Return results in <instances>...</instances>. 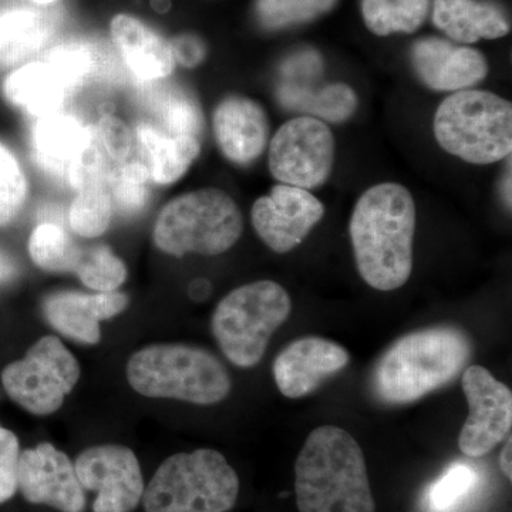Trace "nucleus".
Wrapping results in <instances>:
<instances>
[{
	"label": "nucleus",
	"instance_id": "obj_1",
	"mask_svg": "<svg viewBox=\"0 0 512 512\" xmlns=\"http://www.w3.org/2000/svg\"><path fill=\"white\" fill-rule=\"evenodd\" d=\"M359 275L370 288L390 292L413 272L416 204L403 185L382 183L357 200L349 225Z\"/></svg>",
	"mask_w": 512,
	"mask_h": 512
},
{
	"label": "nucleus",
	"instance_id": "obj_15",
	"mask_svg": "<svg viewBox=\"0 0 512 512\" xmlns=\"http://www.w3.org/2000/svg\"><path fill=\"white\" fill-rule=\"evenodd\" d=\"M348 350L333 340L306 336L293 340L274 362V379L288 399H302L349 365Z\"/></svg>",
	"mask_w": 512,
	"mask_h": 512
},
{
	"label": "nucleus",
	"instance_id": "obj_8",
	"mask_svg": "<svg viewBox=\"0 0 512 512\" xmlns=\"http://www.w3.org/2000/svg\"><path fill=\"white\" fill-rule=\"evenodd\" d=\"M434 134L443 150L466 163H497L511 156V103L494 93L460 90L437 109Z\"/></svg>",
	"mask_w": 512,
	"mask_h": 512
},
{
	"label": "nucleus",
	"instance_id": "obj_41",
	"mask_svg": "<svg viewBox=\"0 0 512 512\" xmlns=\"http://www.w3.org/2000/svg\"><path fill=\"white\" fill-rule=\"evenodd\" d=\"M504 441H505V443H504L503 451H501V454H500V467H501V471H503L504 476L507 477L508 480L511 481V478H512V471H511L512 440H511V434Z\"/></svg>",
	"mask_w": 512,
	"mask_h": 512
},
{
	"label": "nucleus",
	"instance_id": "obj_11",
	"mask_svg": "<svg viewBox=\"0 0 512 512\" xmlns=\"http://www.w3.org/2000/svg\"><path fill=\"white\" fill-rule=\"evenodd\" d=\"M468 417L458 447L468 457H483L511 434L512 392L483 366H468L461 379Z\"/></svg>",
	"mask_w": 512,
	"mask_h": 512
},
{
	"label": "nucleus",
	"instance_id": "obj_38",
	"mask_svg": "<svg viewBox=\"0 0 512 512\" xmlns=\"http://www.w3.org/2000/svg\"><path fill=\"white\" fill-rule=\"evenodd\" d=\"M19 454L16 434L0 426V504H5L18 491Z\"/></svg>",
	"mask_w": 512,
	"mask_h": 512
},
{
	"label": "nucleus",
	"instance_id": "obj_33",
	"mask_svg": "<svg viewBox=\"0 0 512 512\" xmlns=\"http://www.w3.org/2000/svg\"><path fill=\"white\" fill-rule=\"evenodd\" d=\"M114 167L116 165L106 157L97 143L96 136H93L89 144L83 148L82 153L74 158L66 175L74 190L83 191L90 190V188H106L107 190Z\"/></svg>",
	"mask_w": 512,
	"mask_h": 512
},
{
	"label": "nucleus",
	"instance_id": "obj_45",
	"mask_svg": "<svg viewBox=\"0 0 512 512\" xmlns=\"http://www.w3.org/2000/svg\"><path fill=\"white\" fill-rule=\"evenodd\" d=\"M35 3H39V5H49V3L55 2V0H33Z\"/></svg>",
	"mask_w": 512,
	"mask_h": 512
},
{
	"label": "nucleus",
	"instance_id": "obj_14",
	"mask_svg": "<svg viewBox=\"0 0 512 512\" xmlns=\"http://www.w3.org/2000/svg\"><path fill=\"white\" fill-rule=\"evenodd\" d=\"M18 490L32 504L62 512H83L86 494L70 458L53 444L20 451Z\"/></svg>",
	"mask_w": 512,
	"mask_h": 512
},
{
	"label": "nucleus",
	"instance_id": "obj_4",
	"mask_svg": "<svg viewBox=\"0 0 512 512\" xmlns=\"http://www.w3.org/2000/svg\"><path fill=\"white\" fill-rule=\"evenodd\" d=\"M127 380L137 393L211 406L227 399L232 380L227 367L208 350L181 343L146 346L130 357Z\"/></svg>",
	"mask_w": 512,
	"mask_h": 512
},
{
	"label": "nucleus",
	"instance_id": "obj_39",
	"mask_svg": "<svg viewBox=\"0 0 512 512\" xmlns=\"http://www.w3.org/2000/svg\"><path fill=\"white\" fill-rule=\"evenodd\" d=\"M170 46L175 62L187 67V69L197 67L207 55L204 43L197 36H177L173 39V42H170Z\"/></svg>",
	"mask_w": 512,
	"mask_h": 512
},
{
	"label": "nucleus",
	"instance_id": "obj_21",
	"mask_svg": "<svg viewBox=\"0 0 512 512\" xmlns=\"http://www.w3.org/2000/svg\"><path fill=\"white\" fill-rule=\"evenodd\" d=\"M434 23L450 39L476 43L510 32V22L493 3L476 0H434Z\"/></svg>",
	"mask_w": 512,
	"mask_h": 512
},
{
	"label": "nucleus",
	"instance_id": "obj_23",
	"mask_svg": "<svg viewBox=\"0 0 512 512\" xmlns=\"http://www.w3.org/2000/svg\"><path fill=\"white\" fill-rule=\"evenodd\" d=\"M89 128L64 114L40 117L33 128L32 143L36 160L47 170L67 173L74 158L92 140Z\"/></svg>",
	"mask_w": 512,
	"mask_h": 512
},
{
	"label": "nucleus",
	"instance_id": "obj_5",
	"mask_svg": "<svg viewBox=\"0 0 512 512\" xmlns=\"http://www.w3.org/2000/svg\"><path fill=\"white\" fill-rule=\"evenodd\" d=\"M239 494L237 471L220 451L168 457L144 491L146 512H228Z\"/></svg>",
	"mask_w": 512,
	"mask_h": 512
},
{
	"label": "nucleus",
	"instance_id": "obj_40",
	"mask_svg": "<svg viewBox=\"0 0 512 512\" xmlns=\"http://www.w3.org/2000/svg\"><path fill=\"white\" fill-rule=\"evenodd\" d=\"M282 70H284L288 76H295V74L299 76V74L302 73L316 74L322 70V62H320V57L316 55V53H301V55L289 57Z\"/></svg>",
	"mask_w": 512,
	"mask_h": 512
},
{
	"label": "nucleus",
	"instance_id": "obj_35",
	"mask_svg": "<svg viewBox=\"0 0 512 512\" xmlns=\"http://www.w3.org/2000/svg\"><path fill=\"white\" fill-rule=\"evenodd\" d=\"M336 0H284L278 8L258 19L266 29H282L318 18L335 6Z\"/></svg>",
	"mask_w": 512,
	"mask_h": 512
},
{
	"label": "nucleus",
	"instance_id": "obj_28",
	"mask_svg": "<svg viewBox=\"0 0 512 512\" xmlns=\"http://www.w3.org/2000/svg\"><path fill=\"white\" fill-rule=\"evenodd\" d=\"M154 116L171 136H200L204 117L198 101L190 93L177 87H168L157 94L153 103Z\"/></svg>",
	"mask_w": 512,
	"mask_h": 512
},
{
	"label": "nucleus",
	"instance_id": "obj_18",
	"mask_svg": "<svg viewBox=\"0 0 512 512\" xmlns=\"http://www.w3.org/2000/svg\"><path fill=\"white\" fill-rule=\"evenodd\" d=\"M214 134L229 161L249 165L261 157L268 144V117L255 100L229 96L215 109Z\"/></svg>",
	"mask_w": 512,
	"mask_h": 512
},
{
	"label": "nucleus",
	"instance_id": "obj_10",
	"mask_svg": "<svg viewBox=\"0 0 512 512\" xmlns=\"http://www.w3.org/2000/svg\"><path fill=\"white\" fill-rule=\"evenodd\" d=\"M335 163V138L325 121L295 117L276 131L269 146L271 174L281 184L311 190L328 180Z\"/></svg>",
	"mask_w": 512,
	"mask_h": 512
},
{
	"label": "nucleus",
	"instance_id": "obj_9",
	"mask_svg": "<svg viewBox=\"0 0 512 512\" xmlns=\"http://www.w3.org/2000/svg\"><path fill=\"white\" fill-rule=\"evenodd\" d=\"M80 375L73 353L56 336H45L22 360L5 367L2 383L13 402L36 416H47L63 406Z\"/></svg>",
	"mask_w": 512,
	"mask_h": 512
},
{
	"label": "nucleus",
	"instance_id": "obj_44",
	"mask_svg": "<svg viewBox=\"0 0 512 512\" xmlns=\"http://www.w3.org/2000/svg\"><path fill=\"white\" fill-rule=\"evenodd\" d=\"M9 271V266L0 259V279L5 278V276L9 274Z\"/></svg>",
	"mask_w": 512,
	"mask_h": 512
},
{
	"label": "nucleus",
	"instance_id": "obj_32",
	"mask_svg": "<svg viewBox=\"0 0 512 512\" xmlns=\"http://www.w3.org/2000/svg\"><path fill=\"white\" fill-rule=\"evenodd\" d=\"M28 198V178L8 147L0 143V227L16 217Z\"/></svg>",
	"mask_w": 512,
	"mask_h": 512
},
{
	"label": "nucleus",
	"instance_id": "obj_17",
	"mask_svg": "<svg viewBox=\"0 0 512 512\" xmlns=\"http://www.w3.org/2000/svg\"><path fill=\"white\" fill-rule=\"evenodd\" d=\"M412 60L421 82L437 92H460L480 83L488 73L487 60L478 50L437 37L419 40Z\"/></svg>",
	"mask_w": 512,
	"mask_h": 512
},
{
	"label": "nucleus",
	"instance_id": "obj_34",
	"mask_svg": "<svg viewBox=\"0 0 512 512\" xmlns=\"http://www.w3.org/2000/svg\"><path fill=\"white\" fill-rule=\"evenodd\" d=\"M477 483V474L467 464H453L427 493V504L434 512H448L463 501Z\"/></svg>",
	"mask_w": 512,
	"mask_h": 512
},
{
	"label": "nucleus",
	"instance_id": "obj_16",
	"mask_svg": "<svg viewBox=\"0 0 512 512\" xmlns=\"http://www.w3.org/2000/svg\"><path fill=\"white\" fill-rule=\"evenodd\" d=\"M127 293L59 291L50 293L43 302L47 323L66 338L86 345L101 339V320L114 318L126 311Z\"/></svg>",
	"mask_w": 512,
	"mask_h": 512
},
{
	"label": "nucleus",
	"instance_id": "obj_27",
	"mask_svg": "<svg viewBox=\"0 0 512 512\" xmlns=\"http://www.w3.org/2000/svg\"><path fill=\"white\" fill-rule=\"evenodd\" d=\"M82 248L55 224H40L29 238V254L36 266L52 274L73 272Z\"/></svg>",
	"mask_w": 512,
	"mask_h": 512
},
{
	"label": "nucleus",
	"instance_id": "obj_37",
	"mask_svg": "<svg viewBox=\"0 0 512 512\" xmlns=\"http://www.w3.org/2000/svg\"><path fill=\"white\" fill-rule=\"evenodd\" d=\"M96 140L114 165L127 163L128 157L133 153V134L119 117H103L97 127Z\"/></svg>",
	"mask_w": 512,
	"mask_h": 512
},
{
	"label": "nucleus",
	"instance_id": "obj_31",
	"mask_svg": "<svg viewBox=\"0 0 512 512\" xmlns=\"http://www.w3.org/2000/svg\"><path fill=\"white\" fill-rule=\"evenodd\" d=\"M151 181L146 168L141 163L116 165L110 175L109 191L113 207L123 214L133 215L143 211L151 198Z\"/></svg>",
	"mask_w": 512,
	"mask_h": 512
},
{
	"label": "nucleus",
	"instance_id": "obj_7",
	"mask_svg": "<svg viewBox=\"0 0 512 512\" xmlns=\"http://www.w3.org/2000/svg\"><path fill=\"white\" fill-rule=\"evenodd\" d=\"M291 313V296L284 286L251 282L218 303L211 319L212 335L232 365L251 369L264 359L269 340Z\"/></svg>",
	"mask_w": 512,
	"mask_h": 512
},
{
	"label": "nucleus",
	"instance_id": "obj_26",
	"mask_svg": "<svg viewBox=\"0 0 512 512\" xmlns=\"http://www.w3.org/2000/svg\"><path fill=\"white\" fill-rule=\"evenodd\" d=\"M367 28L377 36L413 33L423 25L429 0H362Z\"/></svg>",
	"mask_w": 512,
	"mask_h": 512
},
{
	"label": "nucleus",
	"instance_id": "obj_25",
	"mask_svg": "<svg viewBox=\"0 0 512 512\" xmlns=\"http://www.w3.org/2000/svg\"><path fill=\"white\" fill-rule=\"evenodd\" d=\"M47 36L42 16L32 10H9L0 15V66H15L35 55Z\"/></svg>",
	"mask_w": 512,
	"mask_h": 512
},
{
	"label": "nucleus",
	"instance_id": "obj_24",
	"mask_svg": "<svg viewBox=\"0 0 512 512\" xmlns=\"http://www.w3.org/2000/svg\"><path fill=\"white\" fill-rule=\"evenodd\" d=\"M278 97L288 109L303 111L315 119L332 123L350 119L359 104L355 90L343 83L329 84L318 93L296 84H284Z\"/></svg>",
	"mask_w": 512,
	"mask_h": 512
},
{
	"label": "nucleus",
	"instance_id": "obj_20",
	"mask_svg": "<svg viewBox=\"0 0 512 512\" xmlns=\"http://www.w3.org/2000/svg\"><path fill=\"white\" fill-rule=\"evenodd\" d=\"M136 140L140 148V163L153 184L177 183L200 156V138L171 136L153 124H138Z\"/></svg>",
	"mask_w": 512,
	"mask_h": 512
},
{
	"label": "nucleus",
	"instance_id": "obj_29",
	"mask_svg": "<svg viewBox=\"0 0 512 512\" xmlns=\"http://www.w3.org/2000/svg\"><path fill=\"white\" fill-rule=\"evenodd\" d=\"M73 274L94 292L117 291L127 279V268L106 245L82 249Z\"/></svg>",
	"mask_w": 512,
	"mask_h": 512
},
{
	"label": "nucleus",
	"instance_id": "obj_42",
	"mask_svg": "<svg viewBox=\"0 0 512 512\" xmlns=\"http://www.w3.org/2000/svg\"><path fill=\"white\" fill-rule=\"evenodd\" d=\"M284 0H256V16L258 19L264 18V16L271 13L272 10L278 8Z\"/></svg>",
	"mask_w": 512,
	"mask_h": 512
},
{
	"label": "nucleus",
	"instance_id": "obj_43",
	"mask_svg": "<svg viewBox=\"0 0 512 512\" xmlns=\"http://www.w3.org/2000/svg\"><path fill=\"white\" fill-rule=\"evenodd\" d=\"M504 200L508 208H511V171H508V177L504 181Z\"/></svg>",
	"mask_w": 512,
	"mask_h": 512
},
{
	"label": "nucleus",
	"instance_id": "obj_12",
	"mask_svg": "<svg viewBox=\"0 0 512 512\" xmlns=\"http://www.w3.org/2000/svg\"><path fill=\"white\" fill-rule=\"evenodd\" d=\"M74 468L84 490L97 493L94 512H131L143 500V473L128 447L104 444L87 448L76 458Z\"/></svg>",
	"mask_w": 512,
	"mask_h": 512
},
{
	"label": "nucleus",
	"instance_id": "obj_22",
	"mask_svg": "<svg viewBox=\"0 0 512 512\" xmlns=\"http://www.w3.org/2000/svg\"><path fill=\"white\" fill-rule=\"evenodd\" d=\"M67 86L52 66L33 62L10 73L3 93L6 99L32 116L56 114L63 106Z\"/></svg>",
	"mask_w": 512,
	"mask_h": 512
},
{
	"label": "nucleus",
	"instance_id": "obj_3",
	"mask_svg": "<svg viewBox=\"0 0 512 512\" xmlns=\"http://www.w3.org/2000/svg\"><path fill=\"white\" fill-rule=\"evenodd\" d=\"M473 343L454 326L407 333L384 352L373 373V389L383 403L403 406L436 392L466 369Z\"/></svg>",
	"mask_w": 512,
	"mask_h": 512
},
{
	"label": "nucleus",
	"instance_id": "obj_6",
	"mask_svg": "<svg viewBox=\"0 0 512 512\" xmlns=\"http://www.w3.org/2000/svg\"><path fill=\"white\" fill-rule=\"evenodd\" d=\"M244 231L237 202L218 188L178 195L158 215L153 239L164 254L215 256L229 251Z\"/></svg>",
	"mask_w": 512,
	"mask_h": 512
},
{
	"label": "nucleus",
	"instance_id": "obj_2",
	"mask_svg": "<svg viewBox=\"0 0 512 512\" xmlns=\"http://www.w3.org/2000/svg\"><path fill=\"white\" fill-rule=\"evenodd\" d=\"M299 512H376L362 447L349 431L318 427L295 463Z\"/></svg>",
	"mask_w": 512,
	"mask_h": 512
},
{
	"label": "nucleus",
	"instance_id": "obj_36",
	"mask_svg": "<svg viewBox=\"0 0 512 512\" xmlns=\"http://www.w3.org/2000/svg\"><path fill=\"white\" fill-rule=\"evenodd\" d=\"M59 74L60 79L69 87L82 84L92 76L94 60L82 46H59L50 52L47 62Z\"/></svg>",
	"mask_w": 512,
	"mask_h": 512
},
{
	"label": "nucleus",
	"instance_id": "obj_13",
	"mask_svg": "<svg viewBox=\"0 0 512 512\" xmlns=\"http://www.w3.org/2000/svg\"><path fill=\"white\" fill-rule=\"evenodd\" d=\"M325 215L322 202L303 188L279 184L252 205V225L266 247L288 254Z\"/></svg>",
	"mask_w": 512,
	"mask_h": 512
},
{
	"label": "nucleus",
	"instance_id": "obj_30",
	"mask_svg": "<svg viewBox=\"0 0 512 512\" xmlns=\"http://www.w3.org/2000/svg\"><path fill=\"white\" fill-rule=\"evenodd\" d=\"M113 211V201L106 188L79 191L70 205V228L79 237L99 238L109 229Z\"/></svg>",
	"mask_w": 512,
	"mask_h": 512
},
{
	"label": "nucleus",
	"instance_id": "obj_19",
	"mask_svg": "<svg viewBox=\"0 0 512 512\" xmlns=\"http://www.w3.org/2000/svg\"><path fill=\"white\" fill-rule=\"evenodd\" d=\"M111 39L138 79L160 80L173 73L170 42L134 16L120 13L110 23Z\"/></svg>",
	"mask_w": 512,
	"mask_h": 512
}]
</instances>
